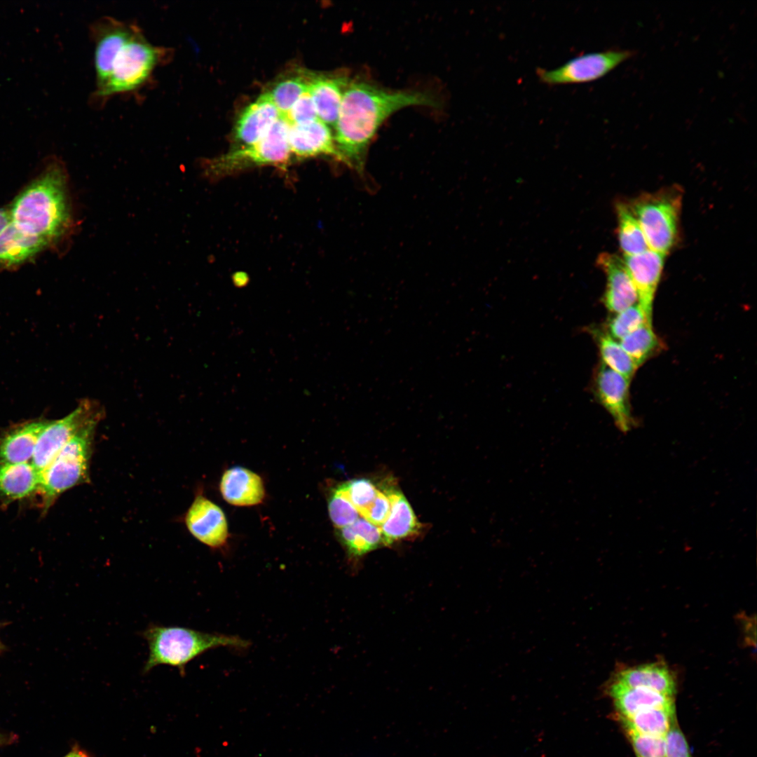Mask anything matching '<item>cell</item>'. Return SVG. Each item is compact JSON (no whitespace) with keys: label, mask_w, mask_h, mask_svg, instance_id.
<instances>
[{"label":"cell","mask_w":757,"mask_h":757,"mask_svg":"<svg viewBox=\"0 0 757 757\" xmlns=\"http://www.w3.org/2000/svg\"><path fill=\"white\" fill-rule=\"evenodd\" d=\"M438 107L432 94L417 90H388L363 79H350L334 126L342 163L364 178L369 146L384 121L408 107Z\"/></svg>","instance_id":"6da1fadb"},{"label":"cell","mask_w":757,"mask_h":757,"mask_svg":"<svg viewBox=\"0 0 757 757\" xmlns=\"http://www.w3.org/2000/svg\"><path fill=\"white\" fill-rule=\"evenodd\" d=\"M11 221L49 245L64 237L73 224L67 176L57 159L18 195L9 211Z\"/></svg>","instance_id":"7a4b0ae2"},{"label":"cell","mask_w":757,"mask_h":757,"mask_svg":"<svg viewBox=\"0 0 757 757\" xmlns=\"http://www.w3.org/2000/svg\"><path fill=\"white\" fill-rule=\"evenodd\" d=\"M142 636L149 646L144 673L165 664L177 667L183 675L186 665L208 650L221 646L243 649L250 645L248 641L237 636L157 625L149 626L142 632Z\"/></svg>","instance_id":"3957f363"},{"label":"cell","mask_w":757,"mask_h":757,"mask_svg":"<svg viewBox=\"0 0 757 757\" xmlns=\"http://www.w3.org/2000/svg\"><path fill=\"white\" fill-rule=\"evenodd\" d=\"M172 56V50L152 44L139 27L114 57L104 86L94 92L95 102L101 104L117 94L139 89L155 69Z\"/></svg>","instance_id":"277c9868"},{"label":"cell","mask_w":757,"mask_h":757,"mask_svg":"<svg viewBox=\"0 0 757 757\" xmlns=\"http://www.w3.org/2000/svg\"><path fill=\"white\" fill-rule=\"evenodd\" d=\"M97 425L91 423L81 429L40 472L39 490L47 505L70 488L89 482V465Z\"/></svg>","instance_id":"5b68a950"},{"label":"cell","mask_w":757,"mask_h":757,"mask_svg":"<svg viewBox=\"0 0 757 757\" xmlns=\"http://www.w3.org/2000/svg\"><path fill=\"white\" fill-rule=\"evenodd\" d=\"M289 127L286 119L280 116L258 142L247 146L233 149L207 163L206 175L211 177H219L261 165H273L285 169L292 155L288 142Z\"/></svg>","instance_id":"8992f818"},{"label":"cell","mask_w":757,"mask_h":757,"mask_svg":"<svg viewBox=\"0 0 757 757\" xmlns=\"http://www.w3.org/2000/svg\"><path fill=\"white\" fill-rule=\"evenodd\" d=\"M681 196L662 191L638 198L629 208L642 229L648 249L666 255L677 236Z\"/></svg>","instance_id":"52a82bcc"},{"label":"cell","mask_w":757,"mask_h":757,"mask_svg":"<svg viewBox=\"0 0 757 757\" xmlns=\"http://www.w3.org/2000/svg\"><path fill=\"white\" fill-rule=\"evenodd\" d=\"M636 54L634 50L618 48L588 53L577 55L555 69L538 67L536 74L541 83L550 86L587 83L602 78Z\"/></svg>","instance_id":"ba28073f"},{"label":"cell","mask_w":757,"mask_h":757,"mask_svg":"<svg viewBox=\"0 0 757 757\" xmlns=\"http://www.w3.org/2000/svg\"><path fill=\"white\" fill-rule=\"evenodd\" d=\"M102 416V410L98 404L85 400L64 418L48 421L38 439L32 465L41 472L76 434L91 423H98Z\"/></svg>","instance_id":"9c48e42d"},{"label":"cell","mask_w":757,"mask_h":757,"mask_svg":"<svg viewBox=\"0 0 757 757\" xmlns=\"http://www.w3.org/2000/svg\"><path fill=\"white\" fill-rule=\"evenodd\" d=\"M138 28L134 23L108 16L97 19L91 25L90 35L94 43L96 79L95 92L104 86L114 57Z\"/></svg>","instance_id":"30bf717a"},{"label":"cell","mask_w":757,"mask_h":757,"mask_svg":"<svg viewBox=\"0 0 757 757\" xmlns=\"http://www.w3.org/2000/svg\"><path fill=\"white\" fill-rule=\"evenodd\" d=\"M630 380L608 368L603 363L595 377V391L599 402L613 417L622 432L634 425L629 402Z\"/></svg>","instance_id":"8fae6325"},{"label":"cell","mask_w":757,"mask_h":757,"mask_svg":"<svg viewBox=\"0 0 757 757\" xmlns=\"http://www.w3.org/2000/svg\"><path fill=\"white\" fill-rule=\"evenodd\" d=\"M664 257L663 254L648 249L637 254L625 256L623 260L636 289L638 304L650 322H652L653 299Z\"/></svg>","instance_id":"7c38bea8"},{"label":"cell","mask_w":757,"mask_h":757,"mask_svg":"<svg viewBox=\"0 0 757 757\" xmlns=\"http://www.w3.org/2000/svg\"><path fill=\"white\" fill-rule=\"evenodd\" d=\"M190 533L202 543L219 548L228 538V525L222 510L202 495H198L185 517Z\"/></svg>","instance_id":"4fadbf2b"},{"label":"cell","mask_w":757,"mask_h":757,"mask_svg":"<svg viewBox=\"0 0 757 757\" xmlns=\"http://www.w3.org/2000/svg\"><path fill=\"white\" fill-rule=\"evenodd\" d=\"M288 142L291 154L299 159L329 156L342 163L330 127L319 118L304 124L289 125Z\"/></svg>","instance_id":"5bb4252c"},{"label":"cell","mask_w":757,"mask_h":757,"mask_svg":"<svg viewBox=\"0 0 757 757\" xmlns=\"http://www.w3.org/2000/svg\"><path fill=\"white\" fill-rule=\"evenodd\" d=\"M281 116L266 91L247 105L238 118L234 128L233 149L247 146L261 139Z\"/></svg>","instance_id":"9a60e30c"},{"label":"cell","mask_w":757,"mask_h":757,"mask_svg":"<svg viewBox=\"0 0 757 757\" xmlns=\"http://www.w3.org/2000/svg\"><path fill=\"white\" fill-rule=\"evenodd\" d=\"M597 264L606 275V287L603 301L611 313H619L638 301L634 283L619 257L610 253H601Z\"/></svg>","instance_id":"2e32d148"},{"label":"cell","mask_w":757,"mask_h":757,"mask_svg":"<svg viewBox=\"0 0 757 757\" xmlns=\"http://www.w3.org/2000/svg\"><path fill=\"white\" fill-rule=\"evenodd\" d=\"M350 79L343 74H311L308 90L314 101L318 118L334 128L344 92Z\"/></svg>","instance_id":"e0dca14e"},{"label":"cell","mask_w":757,"mask_h":757,"mask_svg":"<svg viewBox=\"0 0 757 757\" xmlns=\"http://www.w3.org/2000/svg\"><path fill=\"white\" fill-rule=\"evenodd\" d=\"M220 491L224 499L236 506H252L262 502L265 490L261 478L255 472L233 467L222 475Z\"/></svg>","instance_id":"ac0fdd59"},{"label":"cell","mask_w":757,"mask_h":757,"mask_svg":"<svg viewBox=\"0 0 757 757\" xmlns=\"http://www.w3.org/2000/svg\"><path fill=\"white\" fill-rule=\"evenodd\" d=\"M616 709V715L629 717L638 711L655 707H673L674 697L643 688H632L611 681L606 688Z\"/></svg>","instance_id":"d6986e66"},{"label":"cell","mask_w":757,"mask_h":757,"mask_svg":"<svg viewBox=\"0 0 757 757\" xmlns=\"http://www.w3.org/2000/svg\"><path fill=\"white\" fill-rule=\"evenodd\" d=\"M48 421H29L14 427L0 438V463L32 460L38 439Z\"/></svg>","instance_id":"ffe728a7"},{"label":"cell","mask_w":757,"mask_h":757,"mask_svg":"<svg viewBox=\"0 0 757 757\" xmlns=\"http://www.w3.org/2000/svg\"><path fill=\"white\" fill-rule=\"evenodd\" d=\"M49 245L43 238L23 231L10 221L0 232V266L23 263Z\"/></svg>","instance_id":"44dd1931"},{"label":"cell","mask_w":757,"mask_h":757,"mask_svg":"<svg viewBox=\"0 0 757 757\" xmlns=\"http://www.w3.org/2000/svg\"><path fill=\"white\" fill-rule=\"evenodd\" d=\"M391 498L390 513L380 527L385 545L413 538L421 528L411 505L397 488H393Z\"/></svg>","instance_id":"7402d4cb"},{"label":"cell","mask_w":757,"mask_h":757,"mask_svg":"<svg viewBox=\"0 0 757 757\" xmlns=\"http://www.w3.org/2000/svg\"><path fill=\"white\" fill-rule=\"evenodd\" d=\"M612 680L626 686L643 688L672 697L676 692L672 674L660 663L624 669L615 674Z\"/></svg>","instance_id":"603a6c76"},{"label":"cell","mask_w":757,"mask_h":757,"mask_svg":"<svg viewBox=\"0 0 757 757\" xmlns=\"http://www.w3.org/2000/svg\"><path fill=\"white\" fill-rule=\"evenodd\" d=\"M40 472L32 463H0V500L22 499L39 490Z\"/></svg>","instance_id":"cb8c5ba5"},{"label":"cell","mask_w":757,"mask_h":757,"mask_svg":"<svg viewBox=\"0 0 757 757\" xmlns=\"http://www.w3.org/2000/svg\"><path fill=\"white\" fill-rule=\"evenodd\" d=\"M337 537L352 559L385 545L380 528L362 517L352 524L337 529Z\"/></svg>","instance_id":"d4e9b609"},{"label":"cell","mask_w":757,"mask_h":757,"mask_svg":"<svg viewBox=\"0 0 757 757\" xmlns=\"http://www.w3.org/2000/svg\"><path fill=\"white\" fill-rule=\"evenodd\" d=\"M620 723L650 736L664 737L676 718L675 707L650 708L629 716L616 715Z\"/></svg>","instance_id":"484cf974"},{"label":"cell","mask_w":757,"mask_h":757,"mask_svg":"<svg viewBox=\"0 0 757 757\" xmlns=\"http://www.w3.org/2000/svg\"><path fill=\"white\" fill-rule=\"evenodd\" d=\"M619 244L625 256L634 255L648 249L639 223L631 209L624 203L616 206Z\"/></svg>","instance_id":"4316f807"},{"label":"cell","mask_w":757,"mask_h":757,"mask_svg":"<svg viewBox=\"0 0 757 757\" xmlns=\"http://www.w3.org/2000/svg\"><path fill=\"white\" fill-rule=\"evenodd\" d=\"M620 343L638 367L659 353L662 348V342L650 323L643 324L621 339Z\"/></svg>","instance_id":"83f0119b"},{"label":"cell","mask_w":757,"mask_h":757,"mask_svg":"<svg viewBox=\"0 0 757 757\" xmlns=\"http://www.w3.org/2000/svg\"><path fill=\"white\" fill-rule=\"evenodd\" d=\"M311 74L298 73L278 80L266 91L284 117L292 106L308 89Z\"/></svg>","instance_id":"f1b7e54d"},{"label":"cell","mask_w":757,"mask_h":757,"mask_svg":"<svg viewBox=\"0 0 757 757\" xmlns=\"http://www.w3.org/2000/svg\"><path fill=\"white\" fill-rule=\"evenodd\" d=\"M596 336L603 364L631 380L639 367L620 342L608 333L598 332Z\"/></svg>","instance_id":"f546056e"},{"label":"cell","mask_w":757,"mask_h":757,"mask_svg":"<svg viewBox=\"0 0 757 757\" xmlns=\"http://www.w3.org/2000/svg\"><path fill=\"white\" fill-rule=\"evenodd\" d=\"M328 512L337 529L352 524L360 517L359 512L348 499L342 484L332 492L328 500Z\"/></svg>","instance_id":"4dcf8cb0"},{"label":"cell","mask_w":757,"mask_h":757,"mask_svg":"<svg viewBox=\"0 0 757 757\" xmlns=\"http://www.w3.org/2000/svg\"><path fill=\"white\" fill-rule=\"evenodd\" d=\"M645 323L652 324V322L647 319L639 305L634 304L615 314L608 322V334L620 340Z\"/></svg>","instance_id":"1f68e13d"},{"label":"cell","mask_w":757,"mask_h":757,"mask_svg":"<svg viewBox=\"0 0 757 757\" xmlns=\"http://www.w3.org/2000/svg\"><path fill=\"white\" fill-rule=\"evenodd\" d=\"M621 724L636 757H665L664 737L644 735L625 724Z\"/></svg>","instance_id":"d6a6232c"},{"label":"cell","mask_w":757,"mask_h":757,"mask_svg":"<svg viewBox=\"0 0 757 757\" xmlns=\"http://www.w3.org/2000/svg\"><path fill=\"white\" fill-rule=\"evenodd\" d=\"M346 495L361 514L374 501L378 489L367 478L355 479L342 484Z\"/></svg>","instance_id":"836d02e7"},{"label":"cell","mask_w":757,"mask_h":757,"mask_svg":"<svg viewBox=\"0 0 757 757\" xmlns=\"http://www.w3.org/2000/svg\"><path fill=\"white\" fill-rule=\"evenodd\" d=\"M393 487V486H384L382 489H378L375 499L360 516L380 528L391 511V492Z\"/></svg>","instance_id":"e575fe53"},{"label":"cell","mask_w":757,"mask_h":757,"mask_svg":"<svg viewBox=\"0 0 757 757\" xmlns=\"http://www.w3.org/2000/svg\"><path fill=\"white\" fill-rule=\"evenodd\" d=\"M284 118L289 125L304 124L318 118L315 105L308 89L295 102Z\"/></svg>","instance_id":"d590c367"},{"label":"cell","mask_w":757,"mask_h":757,"mask_svg":"<svg viewBox=\"0 0 757 757\" xmlns=\"http://www.w3.org/2000/svg\"><path fill=\"white\" fill-rule=\"evenodd\" d=\"M665 757H692L686 739L678 725L676 718L664 736Z\"/></svg>","instance_id":"8d00e7d4"},{"label":"cell","mask_w":757,"mask_h":757,"mask_svg":"<svg viewBox=\"0 0 757 757\" xmlns=\"http://www.w3.org/2000/svg\"><path fill=\"white\" fill-rule=\"evenodd\" d=\"M10 221L9 211L0 209V232Z\"/></svg>","instance_id":"74e56055"},{"label":"cell","mask_w":757,"mask_h":757,"mask_svg":"<svg viewBox=\"0 0 757 757\" xmlns=\"http://www.w3.org/2000/svg\"><path fill=\"white\" fill-rule=\"evenodd\" d=\"M64 757H90L86 752L79 747H74Z\"/></svg>","instance_id":"f35d334b"},{"label":"cell","mask_w":757,"mask_h":757,"mask_svg":"<svg viewBox=\"0 0 757 757\" xmlns=\"http://www.w3.org/2000/svg\"><path fill=\"white\" fill-rule=\"evenodd\" d=\"M2 741H3V739L1 738V735H0V744L1 743Z\"/></svg>","instance_id":"ab89813d"}]
</instances>
